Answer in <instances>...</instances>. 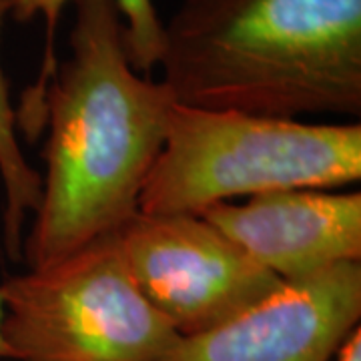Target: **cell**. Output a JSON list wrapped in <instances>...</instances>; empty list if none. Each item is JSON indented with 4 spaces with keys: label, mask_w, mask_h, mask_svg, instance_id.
<instances>
[{
    "label": "cell",
    "mask_w": 361,
    "mask_h": 361,
    "mask_svg": "<svg viewBox=\"0 0 361 361\" xmlns=\"http://www.w3.org/2000/svg\"><path fill=\"white\" fill-rule=\"evenodd\" d=\"M73 4L71 54L44 94L47 173L23 241L28 269L113 235L139 211L175 103L161 80L130 66L115 0Z\"/></svg>",
    "instance_id": "cell-1"
},
{
    "label": "cell",
    "mask_w": 361,
    "mask_h": 361,
    "mask_svg": "<svg viewBox=\"0 0 361 361\" xmlns=\"http://www.w3.org/2000/svg\"><path fill=\"white\" fill-rule=\"evenodd\" d=\"M161 82L207 111L361 115V0H183Z\"/></svg>",
    "instance_id": "cell-2"
},
{
    "label": "cell",
    "mask_w": 361,
    "mask_h": 361,
    "mask_svg": "<svg viewBox=\"0 0 361 361\" xmlns=\"http://www.w3.org/2000/svg\"><path fill=\"white\" fill-rule=\"evenodd\" d=\"M360 179V123L317 125L173 103L139 211L199 215L235 197L339 189Z\"/></svg>",
    "instance_id": "cell-3"
},
{
    "label": "cell",
    "mask_w": 361,
    "mask_h": 361,
    "mask_svg": "<svg viewBox=\"0 0 361 361\" xmlns=\"http://www.w3.org/2000/svg\"><path fill=\"white\" fill-rule=\"evenodd\" d=\"M16 361H157L180 336L133 281L116 235L0 285Z\"/></svg>",
    "instance_id": "cell-4"
},
{
    "label": "cell",
    "mask_w": 361,
    "mask_h": 361,
    "mask_svg": "<svg viewBox=\"0 0 361 361\" xmlns=\"http://www.w3.org/2000/svg\"><path fill=\"white\" fill-rule=\"evenodd\" d=\"M115 235L133 281L180 337L231 319L283 283L201 215L137 211Z\"/></svg>",
    "instance_id": "cell-5"
},
{
    "label": "cell",
    "mask_w": 361,
    "mask_h": 361,
    "mask_svg": "<svg viewBox=\"0 0 361 361\" xmlns=\"http://www.w3.org/2000/svg\"><path fill=\"white\" fill-rule=\"evenodd\" d=\"M361 319V261L283 281L157 361H331Z\"/></svg>",
    "instance_id": "cell-6"
},
{
    "label": "cell",
    "mask_w": 361,
    "mask_h": 361,
    "mask_svg": "<svg viewBox=\"0 0 361 361\" xmlns=\"http://www.w3.org/2000/svg\"><path fill=\"white\" fill-rule=\"evenodd\" d=\"M199 215L281 281L361 261L360 191L279 189Z\"/></svg>",
    "instance_id": "cell-7"
},
{
    "label": "cell",
    "mask_w": 361,
    "mask_h": 361,
    "mask_svg": "<svg viewBox=\"0 0 361 361\" xmlns=\"http://www.w3.org/2000/svg\"><path fill=\"white\" fill-rule=\"evenodd\" d=\"M73 0H11L8 16L16 23H28L32 18L44 20L47 42H44V59L37 80L26 87L20 104L16 111V129L20 130L28 142H37L47 127V111H44V94L56 71V54H54V32L61 20V14L66 4ZM121 20H123V39L129 54L130 66L149 75L159 66L163 51V20L157 13L153 0H115Z\"/></svg>",
    "instance_id": "cell-8"
},
{
    "label": "cell",
    "mask_w": 361,
    "mask_h": 361,
    "mask_svg": "<svg viewBox=\"0 0 361 361\" xmlns=\"http://www.w3.org/2000/svg\"><path fill=\"white\" fill-rule=\"evenodd\" d=\"M11 0H0V39ZM16 111L11 103L8 80L0 63V180L6 195L4 207V247L13 261H23V229L26 215L37 211L42 197V175L26 161L18 142Z\"/></svg>",
    "instance_id": "cell-9"
},
{
    "label": "cell",
    "mask_w": 361,
    "mask_h": 361,
    "mask_svg": "<svg viewBox=\"0 0 361 361\" xmlns=\"http://www.w3.org/2000/svg\"><path fill=\"white\" fill-rule=\"evenodd\" d=\"M337 361H361V329L357 327L351 336L345 339L337 353Z\"/></svg>",
    "instance_id": "cell-10"
},
{
    "label": "cell",
    "mask_w": 361,
    "mask_h": 361,
    "mask_svg": "<svg viewBox=\"0 0 361 361\" xmlns=\"http://www.w3.org/2000/svg\"><path fill=\"white\" fill-rule=\"evenodd\" d=\"M2 317H4V307H2V297H0V361L11 360V355H8V348H6L4 337H2Z\"/></svg>",
    "instance_id": "cell-11"
}]
</instances>
